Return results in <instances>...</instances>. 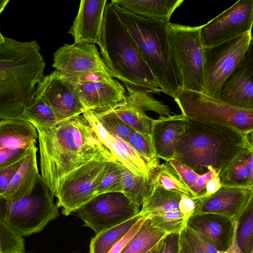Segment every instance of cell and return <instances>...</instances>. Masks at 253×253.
I'll return each instance as SVG.
<instances>
[{"mask_svg": "<svg viewBox=\"0 0 253 253\" xmlns=\"http://www.w3.org/2000/svg\"><path fill=\"white\" fill-rule=\"evenodd\" d=\"M140 207L122 192H108L96 196L75 212L97 234L136 216Z\"/></svg>", "mask_w": 253, "mask_h": 253, "instance_id": "11", "label": "cell"}, {"mask_svg": "<svg viewBox=\"0 0 253 253\" xmlns=\"http://www.w3.org/2000/svg\"><path fill=\"white\" fill-rule=\"evenodd\" d=\"M235 223L223 215L208 213L192 215L186 227L202 237L217 251H224L232 242Z\"/></svg>", "mask_w": 253, "mask_h": 253, "instance_id": "20", "label": "cell"}, {"mask_svg": "<svg viewBox=\"0 0 253 253\" xmlns=\"http://www.w3.org/2000/svg\"><path fill=\"white\" fill-rule=\"evenodd\" d=\"M24 239L0 218V253H24Z\"/></svg>", "mask_w": 253, "mask_h": 253, "instance_id": "36", "label": "cell"}, {"mask_svg": "<svg viewBox=\"0 0 253 253\" xmlns=\"http://www.w3.org/2000/svg\"><path fill=\"white\" fill-rule=\"evenodd\" d=\"M5 37L2 36L0 30V45L4 42Z\"/></svg>", "mask_w": 253, "mask_h": 253, "instance_id": "52", "label": "cell"}, {"mask_svg": "<svg viewBox=\"0 0 253 253\" xmlns=\"http://www.w3.org/2000/svg\"><path fill=\"white\" fill-rule=\"evenodd\" d=\"M250 134L230 126L185 118L184 133L173 159L198 174L219 172L243 148L253 145Z\"/></svg>", "mask_w": 253, "mask_h": 253, "instance_id": "3", "label": "cell"}, {"mask_svg": "<svg viewBox=\"0 0 253 253\" xmlns=\"http://www.w3.org/2000/svg\"><path fill=\"white\" fill-rule=\"evenodd\" d=\"M114 78L110 74L101 72H88L68 79L73 83L107 82Z\"/></svg>", "mask_w": 253, "mask_h": 253, "instance_id": "45", "label": "cell"}, {"mask_svg": "<svg viewBox=\"0 0 253 253\" xmlns=\"http://www.w3.org/2000/svg\"><path fill=\"white\" fill-rule=\"evenodd\" d=\"M162 91L174 97L179 87L170 57L168 29L169 22L134 15L111 1Z\"/></svg>", "mask_w": 253, "mask_h": 253, "instance_id": "5", "label": "cell"}, {"mask_svg": "<svg viewBox=\"0 0 253 253\" xmlns=\"http://www.w3.org/2000/svg\"><path fill=\"white\" fill-rule=\"evenodd\" d=\"M113 3L130 13L144 18L170 22L183 0H114Z\"/></svg>", "mask_w": 253, "mask_h": 253, "instance_id": "26", "label": "cell"}, {"mask_svg": "<svg viewBox=\"0 0 253 253\" xmlns=\"http://www.w3.org/2000/svg\"><path fill=\"white\" fill-rule=\"evenodd\" d=\"M113 154L92 158L68 173L59 183L55 197L62 213L68 216L96 196V192L113 162Z\"/></svg>", "mask_w": 253, "mask_h": 253, "instance_id": "9", "label": "cell"}, {"mask_svg": "<svg viewBox=\"0 0 253 253\" xmlns=\"http://www.w3.org/2000/svg\"><path fill=\"white\" fill-rule=\"evenodd\" d=\"M145 218L141 217L127 233L117 242L108 253H121L126 245L139 229Z\"/></svg>", "mask_w": 253, "mask_h": 253, "instance_id": "47", "label": "cell"}, {"mask_svg": "<svg viewBox=\"0 0 253 253\" xmlns=\"http://www.w3.org/2000/svg\"><path fill=\"white\" fill-rule=\"evenodd\" d=\"M167 234L154 226L145 218L137 233L121 253H146L153 249Z\"/></svg>", "mask_w": 253, "mask_h": 253, "instance_id": "29", "label": "cell"}, {"mask_svg": "<svg viewBox=\"0 0 253 253\" xmlns=\"http://www.w3.org/2000/svg\"><path fill=\"white\" fill-rule=\"evenodd\" d=\"M238 221L235 223L234 229L232 242L229 248L224 251H217L218 253H240V250L237 241V229Z\"/></svg>", "mask_w": 253, "mask_h": 253, "instance_id": "50", "label": "cell"}, {"mask_svg": "<svg viewBox=\"0 0 253 253\" xmlns=\"http://www.w3.org/2000/svg\"><path fill=\"white\" fill-rule=\"evenodd\" d=\"M168 162L176 171L189 191L200 174L179 161L171 159Z\"/></svg>", "mask_w": 253, "mask_h": 253, "instance_id": "39", "label": "cell"}, {"mask_svg": "<svg viewBox=\"0 0 253 253\" xmlns=\"http://www.w3.org/2000/svg\"><path fill=\"white\" fill-rule=\"evenodd\" d=\"M199 200L193 199L191 196L182 194L178 204V210L182 213L186 221L194 212Z\"/></svg>", "mask_w": 253, "mask_h": 253, "instance_id": "46", "label": "cell"}, {"mask_svg": "<svg viewBox=\"0 0 253 253\" xmlns=\"http://www.w3.org/2000/svg\"><path fill=\"white\" fill-rule=\"evenodd\" d=\"M155 248H156V247H155ZM155 249H154V250H155ZM154 251H153V252H152V253H154Z\"/></svg>", "mask_w": 253, "mask_h": 253, "instance_id": "55", "label": "cell"}, {"mask_svg": "<svg viewBox=\"0 0 253 253\" xmlns=\"http://www.w3.org/2000/svg\"><path fill=\"white\" fill-rule=\"evenodd\" d=\"M173 98L187 119L230 126L246 134L253 132V109L233 106L202 92L181 87Z\"/></svg>", "mask_w": 253, "mask_h": 253, "instance_id": "8", "label": "cell"}, {"mask_svg": "<svg viewBox=\"0 0 253 253\" xmlns=\"http://www.w3.org/2000/svg\"><path fill=\"white\" fill-rule=\"evenodd\" d=\"M200 26L168 23L170 57L179 87L204 91V51Z\"/></svg>", "mask_w": 253, "mask_h": 253, "instance_id": "7", "label": "cell"}, {"mask_svg": "<svg viewBox=\"0 0 253 253\" xmlns=\"http://www.w3.org/2000/svg\"><path fill=\"white\" fill-rule=\"evenodd\" d=\"M152 225L169 234H180L186 221L179 211H169L148 216Z\"/></svg>", "mask_w": 253, "mask_h": 253, "instance_id": "34", "label": "cell"}, {"mask_svg": "<svg viewBox=\"0 0 253 253\" xmlns=\"http://www.w3.org/2000/svg\"><path fill=\"white\" fill-rule=\"evenodd\" d=\"M25 157L9 166L0 168V199L6 192L12 177L22 164Z\"/></svg>", "mask_w": 253, "mask_h": 253, "instance_id": "43", "label": "cell"}, {"mask_svg": "<svg viewBox=\"0 0 253 253\" xmlns=\"http://www.w3.org/2000/svg\"><path fill=\"white\" fill-rule=\"evenodd\" d=\"M108 192H122V171L119 163L114 161L102 179L96 196Z\"/></svg>", "mask_w": 253, "mask_h": 253, "instance_id": "38", "label": "cell"}, {"mask_svg": "<svg viewBox=\"0 0 253 253\" xmlns=\"http://www.w3.org/2000/svg\"><path fill=\"white\" fill-rule=\"evenodd\" d=\"M119 163L122 171V193L133 203L142 206L150 193L149 178L135 175Z\"/></svg>", "mask_w": 253, "mask_h": 253, "instance_id": "31", "label": "cell"}, {"mask_svg": "<svg viewBox=\"0 0 253 253\" xmlns=\"http://www.w3.org/2000/svg\"><path fill=\"white\" fill-rule=\"evenodd\" d=\"M221 186L222 185L220 183L219 176L218 175L208 181L206 186L205 194L197 199L207 198L213 194L218 191Z\"/></svg>", "mask_w": 253, "mask_h": 253, "instance_id": "49", "label": "cell"}, {"mask_svg": "<svg viewBox=\"0 0 253 253\" xmlns=\"http://www.w3.org/2000/svg\"><path fill=\"white\" fill-rule=\"evenodd\" d=\"M126 90L125 99L107 110L114 113L127 126L142 133L150 134L153 119L146 114L151 111L159 114L160 117H169V107L157 100L150 91L125 84Z\"/></svg>", "mask_w": 253, "mask_h": 253, "instance_id": "13", "label": "cell"}, {"mask_svg": "<svg viewBox=\"0 0 253 253\" xmlns=\"http://www.w3.org/2000/svg\"><path fill=\"white\" fill-rule=\"evenodd\" d=\"M150 186L186 194L190 193L179 175L168 162L159 164L149 173Z\"/></svg>", "mask_w": 253, "mask_h": 253, "instance_id": "30", "label": "cell"}, {"mask_svg": "<svg viewBox=\"0 0 253 253\" xmlns=\"http://www.w3.org/2000/svg\"><path fill=\"white\" fill-rule=\"evenodd\" d=\"M38 132L30 122L19 119L0 121V149H29L36 144Z\"/></svg>", "mask_w": 253, "mask_h": 253, "instance_id": "25", "label": "cell"}, {"mask_svg": "<svg viewBox=\"0 0 253 253\" xmlns=\"http://www.w3.org/2000/svg\"><path fill=\"white\" fill-rule=\"evenodd\" d=\"M218 175V172L214 169L200 174L195 184L189 190L191 197L193 199H199L205 193L206 186L208 181Z\"/></svg>", "mask_w": 253, "mask_h": 253, "instance_id": "42", "label": "cell"}, {"mask_svg": "<svg viewBox=\"0 0 253 253\" xmlns=\"http://www.w3.org/2000/svg\"><path fill=\"white\" fill-rule=\"evenodd\" d=\"M185 118L180 115L153 119L150 136L156 156L166 162L173 159L185 129Z\"/></svg>", "mask_w": 253, "mask_h": 253, "instance_id": "22", "label": "cell"}, {"mask_svg": "<svg viewBox=\"0 0 253 253\" xmlns=\"http://www.w3.org/2000/svg\"><path fill=\"white\" fill-rule=\"evenodd\" d=\"M73 83L86 110L105 111L126 98L125 87L115 79L107 82Z\"/></svg>", "mask_w": 253, "mask_h": 253, "instance_id": "21", "label": "cell"}, {"mask_svg": "<svg viewBox=\"0 0 253 253\" xmlns=\"http://www.w3.org/2000/svg\"><path fill=\"white\" fill-rule=\"evenodd\" d=\"M37 150L36 144L30 148L22 164L13 175L6 192L0 199L14 202L32 192L41 175L37 166Z\"/></svg>", "mask_w": 253, "mask_h": 253, "instance_id": "23", "label": "cell"}, {"mask_svg": "<svg viewBox=\"0 0 253 253\" xmlns=\"http://www.w3.org/2000/svg\"><path fill=\"white\" fill-rule=\"evenodd\" d=\"M54 197L41 175L29 195L14 202L0 199V218L22 237L38 233L59 215Z\"/></svg>", "mask_w": 253, "mask_h": 253, "instance_id": "6", "label": "cell"}, {"mask_svg": "<svg viewBox=\"0 0 253 253\" xmlns=\"http://www.w3.org/2000/svg\"><path fill=\"white\" fill-rule=\"evenodd\" d=\"M52 66L67 79L88 72L110 74L97 47L92 43L64 44L54 53Z\"/></svg>", "mask_w": 253, "mask_h": 253, "instance_id": "15", "label": "cell"}, {"mask_svg": "<svg viewBox=\"0 0 253 253\" xmlns=\"http://www.w3.org/2000/svg\"><path fill=\"white\" fill-rule=\"evenodd\" d=\"M253 0H239L227 10L201 26L204 47H210L236 39L252 31Z\"/></svg>", "mask_w": 253, "mask_h": 253, "instance_id": "12", "label": "cell"}, {"mask_svg": "<svg viewBox=\"0 0 253 253\" xmlns=\"http://www.w3.org/2000/svg\"><path fill=\"white\" fill-rule=\"evenodd\" d=\"M92 111L99 123L108 132L127 141L133 129L112 112L107 110Z\"/></svg>", "mask_w": 253, "mask_h": 253, "instance_id": "37", "label": "cell"}, {"mask_svg": "<svg viewBox=\"0 0 253 253\" xmlns=\"http://www.w3.org/2000/svg\"><path fill=\"white\" fill-rule=\"evenodd\" d=\"M156 246H155L153 249H152L151 250H150L149 251H148V252H147L146 253H152L153 252V251H154V250Z\"/></svg>", "mask_w": 253, "mask_h": 253, "instance_id": "53", "label": "cell"}, {"mask_svg": "<svg viewBox=\"0 0 253 253\" xmlns=\"http://www.w3.org/2000/svg\"><path fill=\"white\" fill-rule=\"evenodd\" d=\"M83 114L89 122L99 140L110 150L117 161L134 175L149 179L152 167L127 142L108 132L92 110H86Z\"/></svg>", "mask_w": 253, "mask_h": 253, "instance_id": "18", "label": "cell"}, {"mask_svg": "<svg viewBox=\"0 0 253 253\" xmlns=\"http://www.w3.org/2000/svg\"><path fill=\"white\" fill-rule=\"evenodd\" d=\"M218 176L223 186L253 188V146L241 149Z\"/></svg>", "mask_w": 253, "mask_h": 253, "instance_id": "24", "label": "cell"}, {"mask_svg": "<svg viewBox=\"0 0 253 253\" xmlns=\"http://www.w3.org/2000/svg\"><path fill=\"white\" fill-rule=\"evenodd\" d=\"M253 43L252 31L222 43L204 47L203 93L219 99L222 85Z\"/></svg>", "mask_w": 253, "mask_h": 253, "instance_id": "10", "label": "cell"}, {"mask_svg": "<svg viewBox=\"0 0 253 253\" xmlns=\"http://www.w3.org/2000/svg\"><path fill=\"white\" fill-rule=\"evenodd\" d=\"M182 194L150 186L149 194L141 206L140 214L146 218L152 214L179 211L178 204Z\"/></svg>", "mask_w": 253, "mask_h": 253, "instance_id": "27", "label": "cell"}, {"mask_svg": "<svg viewBox=\"0 0 253 253\" xmlns=\"http://www.w3.org/2000/svg\"><path fill=\"white\" fill-rule=\"evenodd\" d=\"M23 116L34 126L49 127L59 122L51 107L35 93L25 107Z\"/></svg>", "mask_w": 253, "mask_h": 253, "instance_id": "32", "label": "cell"}, {"mask_svg": "<svg viewBox=\"0 0 253 253\" xmlns=\"http://www.w3.org/2000/svg\"><path fill=\"white\" fill-rule=\"evenodd\" d=\"M198 200L192 215L215 213L235 222L253 201V188L222 186L213 194Z\"/></svg>", "mask_w": 253, "mask_h": 253, "instance_id": "16", "label": "cell"}, {"mask_svg": "<svg viewBox=\"0 0 253 253\" xmlns=\"http://www.w3.org/2000/svg\"><path fill=\"white\" fill-rule=\"evenodd\" d=\"M182 253V251H181V249H180V246L179 247V250H178V253Z\"/></svg>", "mask_w": 253, "mask_h": 253, "instance_id": "54", "label": "cell"}, {"mask_svg": "<svg viewBox=\"0 0 253 253\" xmlns=\"http://www.w3.org/2000/svg\"><path fill=\"white\" fill-rule=\"evenodd\" d=\"M35 127L39 142L41 175L54 196L59 183L70 171L93 157L112 154L83 114L51 127Z\"/></svg>", "mask_w": 253, "mask_h": 253, "instance_id": "1", "label": "cell"}, {"mask_svg": "<svg viewBox=\"0 0 253 253\" xmlns=\"http://www.w3.org/2000/svg\"><path fill=\"white\" fill-rule=\"evenodd\" d=\"M253 43L223 83L219 99L239 108L253 109Z\"/></svg>", "mask_w": 253, "mask_h": 253, "instance_id": "17", "label": "cell"}, {"mask_svg": "<svg viewBox=\"0 0 253 253\" xmlns=\"http://www.w3.org/2000/svg\"><path fill=\"white\" fill-rule=\"evenodd\" d=\"M179 234H167L158 243L153 253H177L179 247Z\"/></svg>", "mask_w": 253, "mask_h": 253, "instance_id": "41", "label": "cell"}, {"mask_svg": "<svg viewBox=\"0 0 253 253\" xmlns=\"http://www.w3.org/2000/svg\"><path fill=\"white\" fill-rule=\"evenodd\" d=\"M107 0H83L68 33L74 43L97 44L102 47V33Z\"/></svg>", "mask_w": 253, "mask_h": 253, "instance_id": "19", "label": "cell"}, {"mask_svg": "<svg viewBox=\"0 0 253 253\" xmlns=\"http://www.w3.org/2000/svg\"><path fill=\"white\" fill-rule=\"evenodd\" d=\"M35 94L51 107L59 122L86 111L75 84L55 70L43 77L37 85Z\"/></svg>", "mask_w": 253, "mask_h": 253, "instance_id": "14", "label": "cell"}, {"mask_svg": "<svg viewBox=\"0 0 253 253\" xmlns=\"http://www.w3.org/2000/svg\"><path fill=\"white\" fill-rule=\"evenodd\" d=\"M188 229L193 239L202 248L205 253H218L217 251L202 237L189 228H188Z\"/></svg>", "mask_w": 253, "mask_h": 253, "instance_id": "48", "label": "cell"}, {"mask_svg": "<svg viewBox=\"0 0 253 253\" xmlns=\"http://www.w3.org/2000/svg\"><path fill=\"white\" fill-rule=\"evenodd\" d=\"M179 246L182 253H205L193 239L186 227L179 234Z\"/></svg>", "mask_w": 253, "mask_h": 253, "instance_id": "44", "label": "cell"}, {"mask_svg": "<svg viewBox=\"0 0 253 253\" xmlns=\"http://www.w3.org/2000/svg\"><path fill=\"white\" fill-rule=\"evenodd\" d=\"M101 42L100 55L114 78L124 84L144 88L152 93L162 92L111 1L106 6Z\"/></svg>", "mask_w": 253, "mask_h": 253, "instance_id": "4", "label": "cell"}, {"mask_svg": "<svg viewBox=\"0 0 253 253\" xmlns=\"http://www.w3.org/2000/svg\"><path fill=\"white\" fill-rule=\"evenodd\" d=\"M142 217L139 212L126 221L96 234L91 239L89 253H108Z\"/></svg>", "mask_w": 253, "mask_h": 253, "instance_id": "28", "label": "cell"}, {"mask_svg": "<svg viewBox=\"0 0 253 253\" xmlns=\"http://www.w3.org/2000/svg\"><path fill=\"white\" fill-rule=\"evenodd\" d=\"M253 201L238 220L237 241L240 253H253Z\"/></svg>", "mask_w": 253, "mask_h": 253, "instance_id": "33", "label": "cell"}, {"mask_svg": "<svg viewBox=\"0 0 253 253\" xmlns=\"http://www.w3.org/2000/svg\"><path fill=\"white\" fill-rule=\"evenodd\" d=\"M126 142L148 162L152 168L159 164L150 134L142 133L133 129Z\"/></svg>", "mask_w": 253, "mask_h": 253, "instance_id": "35", "label": "cell"}, {"mask_svg": "<svg viewBox=\"0 0 253 253\" xmlns=\"http://www.w3.org/2000/svg\"><path fill=\"white\" fill-rule=\"evenodd\" d=\"M29 149L9 148L0 149V168L9 166L16 163L26 156Z\"/></svg>", "mask_w": 253, "mask_h": 253, "instance_id": "40", "label": "cell"}, {"mask_svg": "<svg viewBox=\"0 0 253 253\" xmlns=\"http://www.w3.org/2000/svg\"><path fill=\"white\" fill-rule=\"evenodd\" d=\"M40 49L36 41L5 37L0 45V119L25 120L24 110L44 77L45 63Z\"/></svg>", "mask_w": 253, "mask_h": 253, "instance_id": "2", "label": "cell"}, {"mask_svg": "<svg viewBox=\"0 0 253 253\" xmlns=\"http://www.w3.org/2000/svg\"><path fill=\"white\" fill-rule=\"evenodd\" d=\"M9 1V0H0V15Z\"/></svg>", "mask_w": 253, "mask_h": 253, "instance_id": "51", "label": "cell"}]
</instances>
